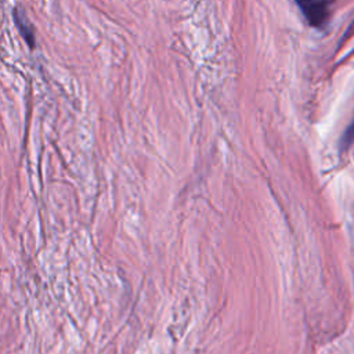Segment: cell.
I'll use <instances>...</instances> for the list:
<instances>
[{
	"instance_id": "6da1fadb",
	"label": "cell",
	"mask_w": 354,
	"mask_h": 354,
	"mask_svg": "<svg viewBox=\"0 0 354 354\" xmlns=\"http://www.w3.org/2000/svg\"><path fill=\"white\" fill-rule=\"evenodd\" d=\"M308 25L317 29H325L330 19L333 0H295Z\"/></svg>"
},
{
	"instance_id": "7a4b0ae2",
	"label": "cell",
	"mask_w": 354,
	"mask_h": 354,
	"mask_svg": "<svg viewBox=\"0 0 354 354\" xmlns=\"http://www.w3.org/2000/svg\"><path fill=\"white\" fill-rule=\"evenodd\" d=\"M14 17H15V21H17V26L19 28L25 40L29 43V46H35V33L32 30V25L29 24L25 12L21 11V10H15Z\"/></svg>"
},
{
	"instance_id": "3957f363",
	"label": "cell",
	"mask_w": 354,
	"mask_h": 354,
	"mask_svg": "<svg viewBox=\"0 0 354 354\" xmlns=\"http://www.w3.org/2000/svg\"><path fill=\"white\" fill-rule=\"evenodd\" d=\"M353 142H354V118H353L351 123L347 126V129L344 130V133L342 134V138H340V142H339L340 152L347 151L351 147Z\"/></svg>"
}]
</instances>
